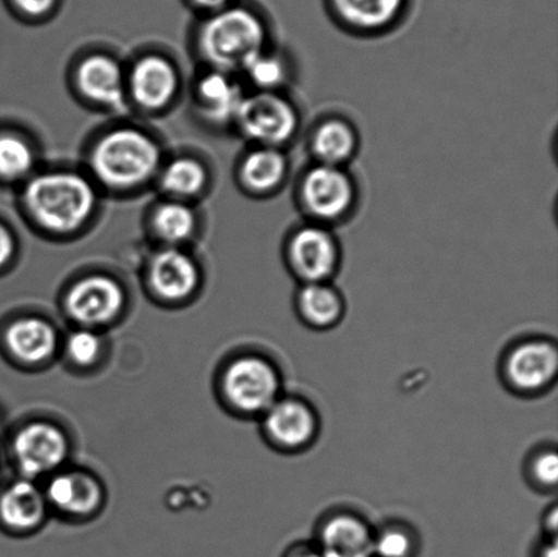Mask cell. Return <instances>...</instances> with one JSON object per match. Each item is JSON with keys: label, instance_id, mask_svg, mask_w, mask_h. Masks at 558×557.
Instances as JSON below:
<instances>
[{"label": "cell", "instance_id": "1", "mask_svg": "<svg viewBox=\"0 0 558 557\" xmlns=\"http://www.w3.org/2000/svg\"><path fill=\"white\" fill-rule=\"evenodd\" d=\"M293 199L301 220L336 229L357 210L360 185L348 167L308 161L295 178Z\"/></svg>", "mask_w": 558, "mask_h": 557}, {"label": "cell", "instance_id": "2", "mask_svg": "<svg viewBox=\"0 0 558 557\" xmlns=\"http://www.w3.org/2000/svg\"><path fill=\"white\" fill-rule=\"evenodd\" d=\"M199 47L221 71L243 70L251 59L270 48L269 29L255 10L232 3L205 21Z\"/></svg>", "mask_w": 558, "mask_h": 557}, {"label": "cell", "instance_id": "3", "mask_svg": "<svg viewBox=\"0 0 558 557\" xmlns=\"http://www.w3.org/2000/svg\"><path fill=\"white\" fill-rule=\"evenodd\" d=\"M25 204L41 227L69 232L89 218L96 194L89 180L78 173L49 172L26 185Z\"/></svg>", "mask_w": 558, "mask_h": 557}, {"label": "cell", "instance_id": "4", "mask_svg": "<svg viewBox=\"0 0 558 557\" xmlns=\"http://www.w3.org/2000/svg\"><path fill=\"white\" fill-rule=\"evenodd\" d=\"M282 374L271 359L245 352L229 360L220 374L223 405L244 419H259L283 395Z\"/></svg>", "mask_w": 558, "mask_h": 557}, {"label": "cell", "instance_id": "5", "mask_svg": "<svg viewBox=\"0 0 558 557\" xmlns=\"http://www.w3.org/2000/svg\"><path fill=\"white\" fill-rule=\"evenodd\" d=\"M160 150L156 142L135 129L104 135L93 149L90 166L96 177L112 187H134L157 171Z\"/></svg>", "mask_w": 558, "mask_h": 557}, {"label": "cell", "instance_id": "6", "mask_svg": "<svg viewBox=\"0 0 558 557\" xmlns=\"http://www.w3.org/2000/svg\"><path fill=\"white\" fill-rule=\"evenodd\" d=\"M284 266L298 282H333L343 261V250L336 229L301 220L283 240Z\"/></svg>", "mask_w": 558, "mask_h": 557}, {"label": "cell", "instance_id": "7", "mask_svg": "<svg viewBox=\"0 0 558 557\" xmlns=\"http://www.w3.org/2000/svg\"><path fill=\"white\" fill-rule=\"evenodd\" d=\"M234 122L255 146L287 150L303 130V114L287 92H255L244 96Z\"/></svg>", "mask_w": 558, "mask_h": 557}, {"label": "cell", "instance_id": "8", "mask_svg": "<svg viewBox=\"0 0 558 557\" xmlns=\"http://www.w3.org/2000/svg\"><path fill=\"white\" fill-rule=\"evenodd\" d=\"M502 385L512 395L535 398L548 392L558 376L557 343L546 337H529L513 342L500 360Z\"/></svg>", "mask_w": 558, "mask_h": 557}, {"label": "cell", "instance_id": "9", "mask_svg": "<svg viewBox=\"0 0 558 557\" xmlns=\"http://www.w3.org/2000/svg\"><path fill=\"white\" fill-rule=\"evenodd\" d=\"M10 452L21 477L37 482L64 468L71 444L68 433L59 424L36 419L15 429Z\"/></svg>", "mask_w": 558, "mask_h": 557}, {"label": "cell", "instance_id": "10", "mask_svg": "<svg viewBox=\"0 0 558 557\" xmlns=\"http://www.w3.org/2000/svg\"><path fill=\"white\" fill-rule=\"evenodd\" d=\"M266 444L281 455H301L319 439L320 416L303 397L281 396L259 417Z\"/></svg>", "mask_w": 558, "mask_h": 557}, {"label": "cell", "instance_id": "11", "mask_svg": "<svg viewBox=\"0 0 558 557\" xmlns=\"http://www.w3.org/2000/svg\"><path fill=\"white\" fill-rule=\"evenodd\" d=\"M125 292L117 280L108 276L93 275L81 278L65 293V315L76 327L102 331L122 316Z\"/></svg>", "mask_w": 558, "mask_h": 557}, {"label": "cell", "instance_id": "12", "mask_svg": "<svg viewBox=\"0 0 558 557\" xmlns=\"http://www.w3.org/2000/svg\"><path fill=\"white\" fill-rule=\"evenodd\" d=\"M49 510L74 521H86L101 511L106 488L85 469H60L43 487Z\"/></svg>", "mask_w": 558, "mask_h": 557}, {"label": "cell", "instance_id": "13", "mask_svg": "<svg viewBox=\"0 0 558 557\" xmlns=\"http://www.w3.org/2000/svg\"><path fill=\"white\" fill-rule=\"evenodd\" d=\"M3 348L14 363L41 368L51 363L62 347L57 326L43 316L25 315L11 320L3 331Z\"/></svg>", "mask_w": 558, "mask_h": 557}, {"label": "cell", "instance_id": "14", "mask_svg": "<svg viewBox=\"0 0 558 557\" xmlns=\"http://www.w3.org/2000/svg\"><path fill=\"white\" fill-rule=\"evenodd\" d=\"M360 149L357 125L341 113L322 114L306 131L305 150L311 162L350 168Z\"/></svg>", "mask_w": 558, "mask_h": 557}, {"label": "cell", "instance_id": "15", "mask_svg": "<svg viewBox=\"0 0 558 557\" xmlns=\"http://www.w3.org/2000/svg\"><path fill=\"white\" fill-rule=\"evenodd\" d=\"M331 19L357 37H377L396 29L407 14L408 0H327Z\"/></svg>", "mask_w": 558, "mask_h": 557}, {"label": "cell", "instance_id": "16", "mask_svg": "<svg viewBox=\"0 0 558 557\" xmlns=\"http://www.w3.org/2000/svg\"><path fill=\"white\" fill-rule=\"evenodd\" d=\"M374 534L363 516L336 510L317 523L314 543L326 557H374Z\"/></svg>", "mask_w": 558, "mask_h": 557}, {"label": "cell", "instance_id": "17", "mask_svg": "<svg viewBox=\"0 0 558 557\" xmlns=\"http://www.w3.org/2000/svg\"><path fill=\"white\" fill-rule=\"evenodd\" d=\"M49 506L40 484L20 477L0 491V525L13 534H33L44 526Z\"/></svg>", "mask_w": 558, "mask_h": 557}, {"label": "cell", "instance_id": "18", "mask_svg": "<svg viewBox=\"0 0 558 557\" xmlns=\"http://www.w3.org/2000/svg\"><path fill=\"white\" fill-rule=\"evenodd\" d=\"M147 278L151 292L168 304L193 296L201 281L194 259L178 249L160 251L150 262Z\"/></svg>", "mask_w": 558, "mask_h": 557}, {"label": "cell", "instance_id": "19", "mask_svg": "<svg viewBox=\"0 0 558 557\" xmlns=\"http://www.w3.org/2000/svg\"><path fill=\"white\" fill-rule=\"evenodd\" d=\"M294 310L308 329L330 331L341 325L347 300L333 282L303 283L295 289Z\"/></svg>", "mask_w": 558, "mask_h": 557}, {"label": "cell", "instance_id": "20", "mask_svg": "<svg viewBox=\"0 0 558 557\" xmlns=\"http://www.w3.org/2000/svg\"><path fill=\"white\" fill-rule=\"evenodd\" d=\"M292 173V161L287 149L255 146L240 164V182L251 194L276 195L288 184Z\"/></svg>", "mask_w": 558, "mask_h": 557}, {"label": "cell", "instance_id": "21", "mask_svg": "<svg viewBox=\"0 0 558 557\" xmlns=\"http://www.w3.org/2000/svg\"><path fill=\"white\" fill-rule=\"evenodd\" d=\"M178 86L177 70L160 57L141 59L130 76L131 95L147 109L166 107L177 95Z\"/></svg>", "mask_w": 558, "mask_h": 557}, {"label": "cell", "instance_id": "22", "mask_svg": "<svg viewBox=\"0 0 558 557\" xmlns=\"http://www.w3.org/2000/svg\"><path fill=\"white\" fill-rule=\"evenodd\" d=\"M80 90L106 107L119 108L124 102L123 71L113 59L93 55L81 63L76 73Z\"/></svg>", "mask_w": 558, "mask_h": 557}, {"label": "cell", "instance_id": "23", "mask_svg": "<svg viewBox=\"0 0 558 557\" xmlns=\"http://www.w3.org/2000/svg\"><path fill=\"white\" fill-rule=\"evenodd\" d=\"M198 96L205 113L215 122L236 120L244 98L242 87L226 71H215L201 80Z\"/></svg>", "mask_w": 558, "mask_h": 557}, {"label": "cell", "instance_id": "24", "mask_svg": "<svg viewBox=\"0 0 558 557\" xmlns=\"http://www.w3.org/2000/svg\"><path fill=\"white\" fill-rule=\"evenodd\" d=\"M243 71L256 92H287L294 75L293 64L287 53L270 48L251 59Z\"/></svg>", "mask_w": 558, "mask_h": 557}, {"label": "cell", "instance_id": "25", "mask_svg": "<svg viewBox=\"0 0 558 557\" xmlns=\"http://www.w3.org/2000/svg\"><path fill=\"white\" fill-rule=\"evenodd\" d=\"M65 362L78 371L95 370L107 353V340L102 331L75 327L62 340L60 347Z\"/></svg>", "mask_w": 558, "mask_h": 557}, {"label": "cell", "instance_id": "26", "mask_svg": "<svg viewBox=\"0 0 558 557\" xmlns=\"http://www.w3.org/2000/svg\"><path fill=\"white\" fill-rule=\"evenodd\" d=\"M420 547L418 534L408 523L392 521L375 529L374 557H417Z\"/></svg>", "mask_w": 558, "mask_h": 557}, {"label": "cell", "instance_id": "27", "mask_svg": "<svg viewBox=\"0 0 558 557\" xmlns=\"http://www.w3.org/2000/svg\"><path fill=\"white\" fill-rule=\"evenodd\" d=\"M153 227L162 240L178 244L187 240L195 229V215L190 207L177 202H169L157 207L153 217Z\"/></svg>", "mask_w": 558, "mask_h": 557}, {"label": "cell", "instance_id": "28", "mask_svg": "<svg viewBox=\"0 0 558 557\" xmlns=\"http://www.w3.org/2000/svg\"><path fill=\"white\" fill-rule=\"evenodd\" d=\"M205 183V168L193 158H178L163 169L161 177L162 189L178 196L198 194Z\"/></svg>", "mask_w": 558, "mask_h": 557}, {"label": "cell", "instance_id": "29", "mask_svg": "<svg viewBox=\"0 0 558 557\" xmlns=\"http://www.w3.org/2000/svg\"><path fill=\"white\" fill-rule=\"evenodd\" d=\"M524 477L538 493H555L558 484V456L555 446L539 447L527 457Z\"/></svg>", "mask_w": 558, "mask_h": 557}, {"label": "cell", "instance_id": "30", "mask_svg": "<svg viewBox=\"0 0 558 557\" xmlns=\"http://www.w3.org/2000/svg\"><path fill=\"white\" fill-rule=\"evenodd\" d=\"M33 166L35 155L24 140L13 134H0V178H24L32 171Z\"/></svg>", "mask_w": 558, "mask_h": 557}, {"label": "cell", "instance_id": "31", "mask_svg": "<svg viewBox=\"0 0 558 557\" xmlns=\"http://www.w3.org/2000/svg\"><path fill=\"white\" fill-rule=\"evenodd\" d=\"M10 3L27 19L40 20L57 9L59 0H10Z\"/></svg>", "mask_w": 558, "mask_h": 557}, {"label": "cell", "instance_id": "32", "mask_svg": "<svg viewBox=\"0 0 558 557\" xmlns=\"http://www.w3.org/2000/svg\"><path fill=\"white\" fill-rule=\"evenodd\" d=\"M282 557H326L314 542H299L284 550Z\"/></svg>", "mask_w": 558, "mask_h": 557}, {"label": "cell", "instance_id": "33", "mask_svg": "<svg viewBox=\"0 0 558 557\" xmlns=\"http://www.w3.org/2000/svg\"><path fill=\"white\" fill-rule=\"evenodd\" d=\"M14 255V239L9 229L0 223V267H3Z\"/></svg>", "mask_w": 558, "mask_h": 557}, {"label": "cell", "instance_id": "34", "mask_svg": "<svg viewBox=\"0 0 558 557\" xmlns=\"http://www.w3.org/2000/svg\"><path fill=\"white\" fill-rule=\"evenodd\" d=\"M558 509L554 504L548 507L543 517V532L546 538H557Z\"/></svg>", "mask_w": 558, "mask_h": 557}, {"label": "cell", "instance_id": "35", "mask_svg": "<svg viewBox=\"0 0 558 557\" xmlns=\"http://www.w3.org/2000/svg\"><path fill=\"white\" fill-rule=\"evenodd\" d=\"M189 2L195 5V8L216 13V11L232 4L233 0H189Z\"/></svg>", "mask_w": 558, "mask_h": 557}, {"label": "cell", "instance_id": "36", "mask_svg": "<svg viewBox=\"0 0 558 557\" xmlns=\"http://www.w3.org/2000/svg\"><path fill=\"white\" fill-rule=\"evenodd\" d=\"M535 557H558L557 538H543L539 543Z\"/></svg>", "mask_w": 558, "mask_h": 557}]
</instances>
